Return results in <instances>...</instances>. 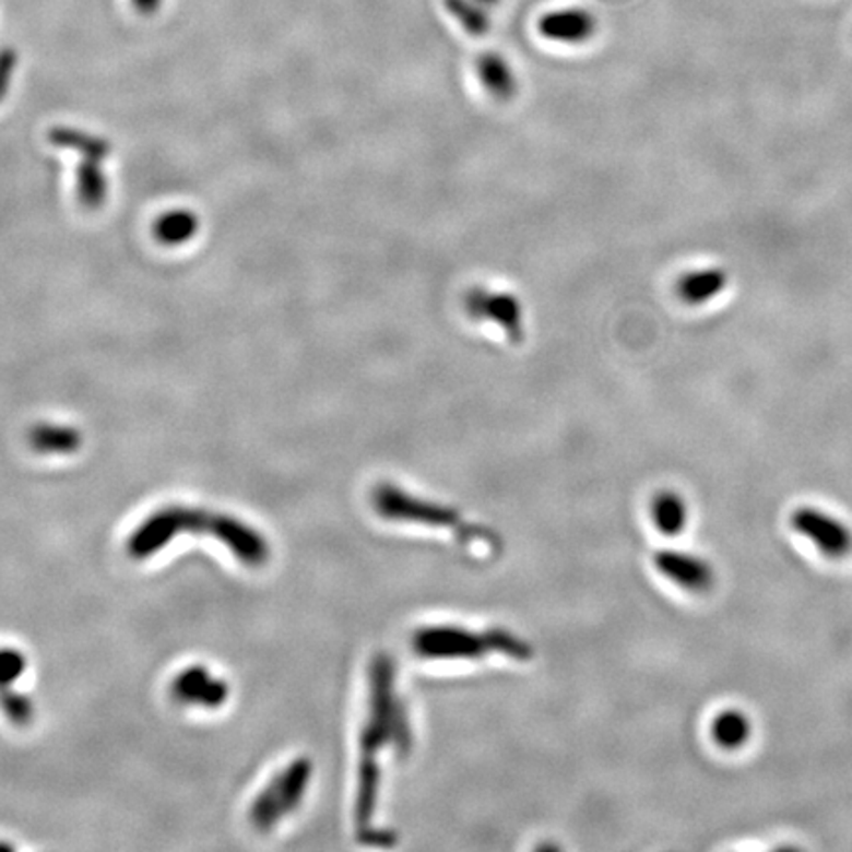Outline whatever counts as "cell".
Returning <instances> with one entry per match:
<instances>
[{"instance_id": "cell-1", "label": "cell", "mask_w": 852, "mask_h": 852, "mask_svg": "<svg viewBox=\"0 0 852 852\" xmlns=\"http://www.w3.org/2000/svg\"><path fill=\"white\" fill-rule=\"evenodd\" d=\"M184 533L205 535L224 543L247 567H261L271 557V547L263 535L241 519L184 506H166L144 519L127 541V553L137 560H146Z\"/></svg>"}, {"instance_id": "cell-2", "label": "cell", "mask_w": 852, "mask_h": 852, "mask_svg": "<svg viewBox=\"0 0 852 852\" xmlns=\"http://www.w3.org/2000/svg\"><path fill=\"white\" fill-rule=\"evenodd\" d=\"M374 693H371V714L362 736V776H359V797H357V817L369 821L377 797V754L391 746H409V722L405 709L393 690V673L389 661H376L374 670ZM362 821V823H364Z\"/></svg>"}, {"instance_id": "cell-3", "label": "cell", "mask_w": 852, "mask_h": 852, "mask_svg": "<svg viewBox=\"0 0 852 852\" xmlns=\"http://www.w3.org/2000/svg\"><path fill=\"white\" fill-rule=\"evenodd\" d=\"M415 650L423 658H480L484 653H508L511 658H528V646L508 634H468L462 629H423L415 638Z\"/></svg>"}, {"instance_id": "cell-4", "label": "cell", "mask_w": 852, "mask_h": 852, "mask_svg": "<svg viewBox=\"0 0 852 852\" xmlns=\"http://www.w3.org/2000/svg\"><path fill=\"white\" fill-rule=\"evenodd\" d=\"M50 137L54 144L71 149V151L80 153L83 158L82 166L78 168V198H80V202L90 210L102 208V203L107 198V178L103 174L102 164L111 153L109 142L103 141L99 137H93L90 132L75 131V129H68V127L51 131Z\"/></svg>"}, {"instance_id": "cell-5", "label": "cell", "mask_w": 852, "mask_h": 852, "mask_svg": "<svg viewBox=\"0 0 852 852\" xmlns=\"http://www.w3.org/2000/svg\"><path fill=\"white\" fill-rule=\"evenodd\" d=\"M464 312L474 322L497 326L511 344L525 342V308L513 293L472 286L464 295Z\"/></svg>"}, {"instance_id": "cell-6", "label": "cell", "mask_w": 852, "mask_h": 852, "mask_svg": "<svg viewBox=\"0 0 852 852\" xmlns=\"http://www.w3.org/2000/svg\"><path fill=\"white\" fill-rule=\"evenodd\" d=\"M310 768L306 761H295L291 768L281 771V776H276L253 802L249 819L255 827L259 831H269L283 815L293 812L305 793Z\"/></svg>"}, {"instance_id": "cell-7", "label": "cell", "mask_w": 852, "mask_h": 852, "mask_svg": "<svg viewBox=\"0 0 852 852\" xmlns=\"http://www.w3.org/2000/svg\"><path fill=\"white\" fill-rule=\"evenodd\" d=\"M792 525L827 557L842 558L851 553V529L847 528L841 519L832 518L821 509H797L793 513Z\"/></svg>"}, {"instance_id": "cell-8", "label": "cell", "mask_w": 852, "mask_h": 852, "mask_svg": "<svg viewBox=\"0 0 852 852\" xmlns=\"http://www.w3.org/2000/svg\"><path fill=\"white\" fill-rule=\"evenodd\" d=\"M24 653L14 648H0V709L14 726H28L36 717V707L31 697L14 689L24 671H26Z\"/></svg>"}, {"instance_id": "cell-9", "label": "cell", "mask_w": 852, "mask_h": 852, "mask_svg": "<svg viewBox=\"0 0 852 852\" xmlns=\"http://www.w3.org/2000/svg\"><path fill=\"white\" fill-rule=\"evenodd\" d=\"M537 31L545 40L580 46L596 36L599 22L587 9L567 7V9L545 12L539 19Z\"/></svg>"}, {"instance_id": "cell-10", "label": "cell", "mask_w": 852, "mask_h": 852, "mask_svg": "<svg viewBox=\"0 0 852 852\" xmlns=\"http://www.w3.org/2000/svg\"><path fill=\"white\" fill-rule=\"evenodd\" d=\"M174 699L182 705L217 709L229 697V687L224 679L215 677L202 665H193L176 675L170 685Z\"/></svg>"}, {"instance_id": "cell-11", "label": "cell", "mask_w": 852, "mask_h": 852, "mask_svg": "<svg viewBox=\"0 0 852 852\" xmlns=\"http://www.w3.org/2000/svg\"><path fill=\"white\" fill-rule=\"evenodd\" d=\"M655 567L671 582L690 592H705L714 582V570L700 557L665 548L655 555Z\"/></svg>"}, {"instance_id": "cell-12", "label": "cell", "mask_w": 852, "mask_h": 852, "mask_svg": "<svg viewBox=\"0 0 852 852\" xmlns=\"http://www.w3.org/2000/svg\"><path fill=\"white\" fill-rule=\"evenodd\" d=\"M477 80L496 102H511L518 93V75L508 58L497 51H486L476 61Z\"/></svg>"}, {"instance_id": "cell-13", "label": "cell", "mask_w": 852, "mask_h": 852, "mask_svg": "<svg viewBox=\"0 0 852 852\" xmlns=\"http://www.w3.org/2000/svg\"><path fill=\"white\" fill-rule=\"evenodd\" d=\"M729 284V274L719 267L700 269L683 274L677 281V295L685 305H707L712 298L721 295Z\"/></svg>"}, {"instance_id": "cell-14", "label": "cell", "mask_w": 852, "mask_h": 852, "mask_svg": "<svg viewBox=\"0 0 852 852\" xmlns=\"http://www.w3.org/2000/svg\"><path fill=\"white\" fill-rule=\"evenodd\" d=\"M28 442L38 454L68 457L82 448L83 437L78 428L70 425L40 423L32 428Z\"/></svg>"}, {"instance_id": "cell-15", "label": "cell", "mask_w": 852, "mask_h": 852, "mask_svg": "<svg viewBox=\"0 0 852 852\" xmlns=\"http://www.w3.org/2000/svg\"><path fill=\"white\" fill-rule=\"evenodd\" d=\"M200 232V217L192 210H173L156 220L154 235L164 245H184Z\"/></svg>"}, {"instance_id": "cell-16", "label": "cell", "mask_w": 852, "mask_h": 852, "mask_svg": "<svg viewBox=\"0 0 852 852\" xmlns=\"http://www.w3.org/2000/svg\"><path fill=\"white\" fill-rule=\"evenodd\" d=\"M752 734V722L741 710H726L712 722V736L722 748H742Z\"/></svg>"}, {"instance_id": "cell-17", "label": "cell", "mask_w": 852, "mask_h": 852, "mask_svg": "<svg viewBox=\"0 0 852 852\" xmlns=\"http://www.w3.org/2000/svg\"><path fill=\"white\" fill-rule=\"evenodd\" d=\"M448 14L466 31L470 36L482 38L492 31V16L489 9L480 4L477 0H445Z\"/></svg>"}, {"instance_id": "cell-18", "label": "cell", "mask_w": 852, "mask_h": 852, "mask_svg": "<svg viewBox=\"0 0 852 852\" xmlns=\"http://www.w3.org/2000/svg\"><path fill=\"white\" fill-rule=\"evenodd\" d=\"M687 518H689V511H687V504L683 501V497L673 494V492H665V494L655 497L653 521L661 533L677 535L687 525Z\"/></svg>"}, {"instance_id": "cell-19", "label": "cell", "mask_w": 852, "mask_h": 852, "mask_svg": "<svg viewBox=\"0 0 852 852\" xmlns=\"http://www.w3.org/2000/svg\"><path fill=\"white\" fill-rule=\"evenodd\" d=\"M16 68L14 51L4 50L0 54V99L4 97L7 90L11 87L12 73Z\"/></svg>"}, {"instance_id": "cell-20", "label": "cell", "mask_w": 852, "mask_h": 852, "mask_svg": "<svg viewBox=\"0 0 852 852\" xmlns=\"http://www.w3.org/2000/svg\"><path fill=\"white\" fill-rule=\"evenodd\" d=\"M132 4L142 14H153L163 7V0H132Z\"/></svg>"}, {"instance_id": "cell-21", "label": "cell", "mask_w": 852, "mask_h": 852, "mask_svg": "<svg viewBox=\"0 0 852 852\" xmlns=\"http://www.w3.org/2000/svg\"><path fill=\"white\" fill-rule=\"evenodd\" d=\"M480 4H484L486 9H494V7H497L501 0H477Z\"/></svg>"}]
</instances>
